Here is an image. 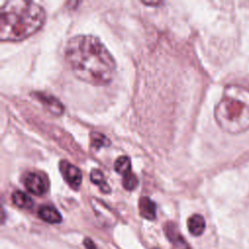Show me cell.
Returning a JSON list of instances; mask_svg holds the SVG:
<instances>
[{"label": "cell", "instance_id": "6da1fadb", "mask_svg": "<svg viewBox=\"0 0 249 249\" xmlns=\"http://www.w3.org/2000/svg\"><path fill=\"white\" fill-rule=\"evenodd\" d=\"M65 59L79 80L93 86L109 84L116 73L112 53L99 38L90 34L71 37L65 46Z\"/></svg>", "mask_w": 249, "mask_h": 249}, {"label": "cell", "instance_id": "7a4b0ae2", "mask_svg": "<svg viewBox=\"0 0 249 249\" xmlns=\"http://www.w3.org/2000/svg\"><path fill=\"white\" fill-rule=\"evenodd\" d=\"M46 21L44 8L25 0H9L2 4L0 12L1 41H21L36 33Z\"/></svg>", "mask_w": 249, "mask_h": 249}, {"label": "cell", "instance_id": "3957f363", "mask_svg": "<svg viewBox=\"0 0 249 249\" xmlns=\"http://www.w3.org/2000/svg\"><path fill=\"white\" fill-rule=\"evenodd\" d=\"M219 126L231 134L249 129V89L240 85H228L214 110Z\"/></svg>", "mask_w": 249, "mask_h": 249}, {"label": "cell", "instance_id": "277c9868", "mask_svg": "<svg viewBox=\"0 0 249 249\" xmlns=\"http://www.w3.org/2000/svg\"><path fill=\"white\" fill-rule=\"evenodd\" d=\"M23 183L25 188L35 196H43L47 193L49 188V183L46 176L35 171L26 173Z\"/></svg>", "mask_w": 249, "mask_h": 249}, {"label": "cell", "instance_id": "5b68a950", "mask_svg": "<svg viewBox=\"0 0 249 249\" xmlns=\"http://www.w3.org/2000/svg\"><path fill=\"white\" fill-rule=\"evenodd\" d=\"M58 167L66 183L72 189L78 190L79 187L81 186L82 179H83L81 170L76 165H74L73 163L69 162L66 160H61L58 163Z\"/></svg>", "mask_w": 249, "mask_h": 249}, {"label": "cell", "instance_id": "8992f818", "mask_svg": "<svg viewBox=\"0 0 249 249\" xmlns=\"http://www.w3.org/2000/svg\"><path fill=\"white\" fill-rule=\"evenodd\" d=\"M35 96L45 106V108L53 115L60 116L63 114L64 106L56 97L48 93L47 94L43 93V92H36Z\"/></svg>", "mask_w": 249, "mask_h": 249}, {"label": "cell", "instance_id": "52a82bcc", "mask_svg": "<svg viewBox=\"0 0 249 249\" xmlns=\"http://www.w3.org/2000/svg\"><path fill=\"white\" fill-rule=\"evenodd\" d=\"M164 232L168 240L172 242L174 249H190L187 241L179 232L176 224H174L173 222H168L165 224Z\"/></svg>", "mask_w": 249, "mask_h": 249}, {"label": "cell", "instance_id": "ba28073f", "mask_svg": "<svg viewBox=\"0 0 249 249\" xmlns=\"http://www.w3.org/2000/svg\"><path fill=\"white\" fill-rule=\"evenodd\" d=\"M139 214L146 220L153 221L157 217V208L155 202L148 196H142L138 201Z\"/></svg>", "mask_w": 249, "mask_h": 249}, {"label": "cell", "instance_id": "9c48e42d", "mask_svg": "<svg viewBox=\"0 0 249 249\" xmlns=\"http://www.w3.org/2000/svg\"><path fill=\"white\" fill-rule=\"evenodd\" d=\"M38 216L41 220L49 224H59L62 221L59 211L52 205H42L38 209Z\"/></svg>", "mask_w": 249, "mask_h": 249}, {"label": "cell", "instance_id": "30bf717a", "mask_svg": "<svg viewBox=\"0 0 249 249\" xmlns=\"http://www.w3.org/2000/svg\"><path fill=\"white\" fill-rule=\"evenodd\" d=\"M187 226L191 234L198 236L201 235L205 230V220L200 214H194L189 217Z\"/></svg>", "mask_w": 249, "mask_h": 249}, {"label": "cell", "instance_id": "8fae6325", "mask_svg": "<svg viewBox=\"0 0 249 249\" xmlns=\"http://www.w3.org/2000/svg\"><path fill=\"white\" fill-rule=\"evenodd\" d=\"M12 201L22 209H30L33 206V199L26 193L17 190L12 194Z\"/></svg>", "mask_w": 249, "mask_h": 249}, {"label": "cell", "instance_id": "7c38bea8", "mask_svg": "<svg viewBox=\"0 0 249 249\" xmlns=\"http://www.w3.org/2000/svg\"><path fill=\"white\" fill-rule=\"evenodd\" d=\"M90 181L95 184L96 186H98V188L100 189V191L104 194H109L111 192V188L109 186V184L107 183L105 176L103 174L102 171H100L97 168H94L90 171Z\"/></svg>", "mask_w": 249, "mask_h": 249}, {"label": "cell", "instance_id": "4fadbf2b", "mask_svg": "<svg viewBox=\"0 0 249 249\" xmlns=\"http://www.w3.org/2000/svg\"><path fill=\"white\" fill-rule=\"evenodd\" d=\"M114 169L116 172L121 174L123 178L129 175L130 173H132L130 159L126 156L119 157L114 163Z\"/></svg>", "mask_w": 249, "mask_h": 249}, {"label": "cell", "instance_id": "5bb4252c", "mask_svg": "<svg viewBox=\"0 0 249 249\" xmlns=\"http://www.w3.org/2000/svg\"><path fill=\"white\" fill-rule=\"evenodd\" d=\"M89 137H90V146L95 150H98L101 147H107L111 144L110 140L104 134L99 133L97 131H92Z\"/></svg>", "mask_w": 249, "mask_h": 249}, {"label": "cell", "instance_id": "9a60e30c", "mask_svg": "<svg viewBox=\"0 0 249 249\" xmlns=\"http://www.w3.org/2000/svg\"><path fill=\"white\" fill-rule=\"evenodd\" d=\"M122 183H123V186L125 190L132 191V190L136 189V187L138 186V179H137L136 175L132 172L129 175L124 177Z\"/></svg>", "mask_w": 249, "mask_h": 249}, {"label": "cell", "instance_id": "2e32d148", "mask_svg": "<svg viewBox=\"0 0 249 249\" xmlns=\"http://www.w3.org/2000/svg\"><path fill=\"white\" fill-rule=\"evenodd\" d=\"M83 242H84V246L86 247V249H97L94 242L89 237H86Z\"/></svg>", "mask_w": 249, "mask_h": 249}, {"label": "cell", "instance_id": "e0dca14e", "mask_svg": "<svg viewBox=\"0 0 249 249\" xmlns=\"http://www.w3.org/2000/svg\"><path fill=\"white\" fill-rule=\"evenodd\" d=\"M144 4H146V5H160V4H161V2H154V3H150V2H143Z\"/></svg>", "mask_w": 249, "mask_h": 249}]
</instances>
